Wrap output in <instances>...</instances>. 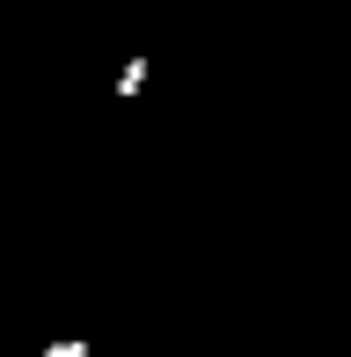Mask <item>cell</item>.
<instances>
[{
  "instance_id": "obj_1",
  "label": "cell",
  "mask_w": 351,
  "mask_h": 357,
  "mask_svg": "<svg viewBox=\"0 0 351 357\" xmlns=\"http://www.w3.org/2000/svg\"><path fill=\"white\" fill-rule=\"evenodd\" d=\"M139 88H147V59H124V66H117V95H124V102H132Z\"/></svg>"
},
{
  "instance_id": "obj_2",
  "label": "cell",
  "mask_w": 351,
  "mask_h": 357,
  "mask_svg": "<svg viewBox=\"0 0 351 357\" xmlns=\"http://www.w3.org/2000/svg\"><path fill=\"white\" fill-rule=\"evenodd\" d=\"M44 357H88V343H52Z\"/></svg>"
}]
</instances>
